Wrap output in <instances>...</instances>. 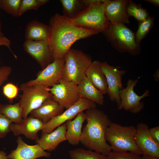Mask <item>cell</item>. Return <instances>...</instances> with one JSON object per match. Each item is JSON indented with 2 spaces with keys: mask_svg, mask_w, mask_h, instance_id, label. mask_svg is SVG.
Masks as SVG:
<instances>
[{
  "mask_svg": "<svg viewBox=\"0 0 159 159\" xmlns=\"http://www.w3.org/2000/svg\"><path fill=\"white\" fill-rule=\"evenodd\" d=\"M143 1L148 2L155 6L158 7L159 6V0H144Z\"/></svg>",
  "mask_w": 159,
  "mask_h": 159,
  "instance_id": "38",
  "label": "cell"
},
{
  "mask_svg": "<svg viewBox=\"0 0 159 159\" xmlns=\"http://www.w3.org/2000/svg\"><path fill=\"white\" fill-rule=\"evenodd\" d=\"M78 89L80 97L100 106L103 105L104 94L94 86L86 76L78 85Z\"/></svg>",
  "mask_w": 159,
  "mask_h": 159,
  "instance_id": "21",
  "label": "cell"
},
{
  "mask_svg": "<svg viewBox=\"0 0 159 159\" xmlns=\"http://www.w3.org/2000/svg\"><path fill=\"white\" fill-rule=\"evenodd\" d=\"M0 159H8L7 154L4 151L0 150Z\"/></svg>",
  "mask_w": 159,
  "mask_h": 159,
  "instance_id": "39",
  "label": "cell"
},
{
  "mask_svg": "<svg viewBox=\"0 0 159 159\" xmlns=\"http://www.w3.org/2000/svg\"><path fill=\"white\" fill-rule=\"evenodd\" d=\"M64 108L52 98L46 100L37 108L30 113V116L42 121L44 124L62 113Z\"/></svg>",
  "mask_w": 159,
  "mask_h": 159,
  "instance_id": "19",
  "label": "cell"
},
{
  "mask_svg": "<svg viewBox=\"0 0 159 159\" xmlns=\"http://www.w3.org/2000/svg\"><path fill=\"white\" fill-rule=\"evenodd\" d=\"M102 70L106 79L107 93L110 101L116 102L118 105L120 102L119 93L123 89L122 77L126 72L124 69L120 70V67H115L106 62H100Z\"/></svg>",
  "mask_w": 159,
  "mask_h": 159,
  "instance_id": "12",
  "label": "cell"
},
{
  "mask_svg": "<svg viewBox=\"0 0 159 159\" xmlns=\"http://www.w3.org/2000/svg\"><path fill=\"white\" fill-rule=\"evenodd\" d=\"M49 33V25L34 20L26 26L25 32V40L48 41Z\"/></svg>",
  "mask_w": 159,
  "mask_h": 159,
  "instance_id": "23",
  "label": "cell"
},
{
  "mask_svg": "<svg viewBox=\"0 0 159 159\" xmlns=\"http://www.w3.org/2000/svg\"><path fill=\"white\" fill-rule=\"evenodd\" d=\"M24 51L44 69L54 61L48 41L25 40L23 45Z\"/></svg>",
  "mask_w": 159,
  "mask_h": 159,
  "instance_id": "13",
  "label": "cell"
},
{
  "mask_svg": "<svg viewBox=\"0 0 159 159\" xmlns=\"http://www.w3.org/2000/svg\"><path fill=\"white\" fill-rule=\"evenodd\" d=\"M49 87L40 85H27L22 84L20 90L22 94L19 102L22 110V117L26 118L33 110L37 108L47 99L52 98Z\"/></svg>",
  "mask_w": 159,
  "mask_h": 159,
  "instance_id": "7",
  "label": "cell"
},
{
  "mask_svg": "<svg viewBox=\"0 0 159 159\" xmlns=\"http://www.w3.org/2000/svg\"><path fill=\"white\" fill-rule=\"evenodd\" d=\"M69 155L70 159H107L106 155L82 148L70 150Z\"/></svg>",
  "mask_w": 159,
  "mask_h": 159,
  "instance_id": "27",
  "label": "cell"
},
{
  "mask_svg": "<svg viewBox=\"0 0 159 159\" xmlns=\"http://www.w3.org/2000/svg\"><path fill=\"white\" fill-rule=\"evenodd\" d=\"M86 120L85 113L83 111L78 114L74 120H69L66 122V138L70 144L74 145L79 144L82 125Z\"/></svg>",
  "mask_w": 159,
  "mask_h": 159,
  "instance_id": "20",
  "label": "cell"
},
{
  "mask_svg": "<svg viewBox=\"0 0 159 159\" xmlns=\"http://www.w3.org/2000/svg\"><path fill=\"white\" fill-rule=\"evenodd\" d=\"M62 80L77 85L86 76V72L92 61L91 56L82 51L70 49L64 57Z\"/></svg>",
  "mask_w": 159,
  "mask_h": 159,
  "instance_id": "6",
  "label": "cell"
},
{
  "mask_svg": "<svg viewBox=\"0 0 159 159\" xmlns=\"http://www.w3.org/2000/svg\"><path fill=\"white\" fill-rule=\"evenodd\" d=\"M149 132L152 139L159 144V126L149 128Z\"/></svg>",
  "mask_w": 159,
  "mask_h": 159,
  "instance_id": "35",
  "label": "cell"
},
{
  "mask_svg": "<svg viewBox=\"0 0 159 159\" xmlns=\"http://www.w3.org/2000/svg\"><path fill=\"white\" fill-rule=\"evenodd\" d=\"M96 107L95 103L80 97L78 101L74 105L44 124L41 130L43 132L50 133L67 121L72 120L79 113L88 109L96 108Z\"/></svg>",
  "mask_w": 159,
  "mask_h": 159,
  "instance_id": "11",
  "label": "cell"
},
{
  "mask_svg": "<svg viewBox=\"0 0 159 159\" xmlns=\"http://www.w3.org/2000/svg\"><path fill=\"white\" fill-rule=\"evenodd\" d=\"M22 110L19 102L14 104H0V113L4 115L12 122L17 123L23 119Z\"/></svg>",
  "mask_w": 159,
  "mask_h": 159,
  "instance_id": "25",
  "label": "cell"
},
{
  "mask_svg": "<svg viewBox=\"0 0 159 159\" xmlns=\"http://www.w3.org/2000/svg\"><path fill=\"white\" fill-rule=\"evenodd\" d=\"M87 123L83 127L80 142L88 150L107 155L112 150L106 140V130L111 122L108 115L96 108L86 110Z\"/></svg>",
  "mask_w": 159,
  "mask_h": 159,
  "instance_id": "2",
  "label": "cell"
},
{
  "mask_svg": "<svg viewBox=\"0 0 159 159\" xmlns=\"http://www.w3.org/2000/svg\"><path fill=\"white\" fill-rule=\"evenodd\" d=\"M86 76L97 88L105 94L107 93V85L105 77L103 72L100 62H92L87 69Z\"/></svg>",
  "mask_w": 159,
  "mask_h": 159,
  "instance_id": "22",
  "label": "cell"
},
{
  "mask_svg": "<svg viewBox=\"0 0 159 159\" xmlns=\"http://www.w3.org/2000/svg\"><path fill=\"white\" fill-rule=\"evenodd\" d=\"M126 10L128 16L134 17L139 22L145 20L150 16L146 9L131 0H128Z\"/></svg>",
  "mask_w": 159,
  "mask_h": 159,
  "instance_id": "26",
  "label": "cell"
},
{
  "mask_svg": "<svg viewBox=\"0 0 159 159\" xmlns=\"http://www.w3.org/2000/svg\"><path fill=\"white\" fill-rule=\"evenodd\" d=\"M66 130L67 125L65 123L50 133L42 132L40 138L35 140V142L45 151H53L60 143L67 140Z\"/></svg>",
  "mask_w": 159,
  "mask_h": 159,
  "instance_id": "18",
  "label": "cell"
},
{
  "mask_svg": "<svg viewBox=\"0 0 159 159\" xmlns=\"http://www.w3.org/2000/svg\"><path fill=\"white\" fill-rule=\"evenodd\" d=\"M63 15L72 19L86 7L83 0H60Z\"/></svg>",
  "mask_w": 159,
  "mask_h": 159,
  "instance_id": "24",
  "label": "cell"
},
{
  "mask_svg": "<svg viewBox=\"0 0 159 159\" xmlns=\"http://www.w3.org/2000/svg\"><path fill=\"white\" fill-rule=\"evenodd\" d=\"M136 127L132 125L123 126L111 122L107 129L105 138L112 151L131 152L140 155L143 153L135 140Z\"/></svg>",
  "mask_w": 159,
  "mask_h": 159,
  "instance_id": "3",
  "label": "cell"
},
{
  "mask_svg": "<svg viewBox=\"0 0 159 159\" xmlns=\"http://www.w3.org/2000/svg\"><path fill=\"white\" fill-rule=\"evenodd\" d=\"M44 124L40 120L30 116L17 123H11V131L15 136L24 135L26 138L35 140L39 138L38 132L41 130Z\"/></svg>",
  "mask_w": 159,
  "mask_h": 159,
  "instance_id": "16",
  "label": "cell"
},
{
  "mask_svg": "<svg viewBox=\"0 0 159 159\" xmlns=\"http://www.w3.org/2000/svg\"><path fill=\"white\" fill-rule=\"evenodd\" d=\"M102 33L113 47L118 52L128 53L133 56L140 54L141 47L136 43L135 34L125 24L110 22Z\"/></svg>",
  "mask_w": 159,
  "mask_h": 159,
  "instance_id": "5",
  "label": "cell"
},
{
  "mask_svg": "<svg viewBox=\"0 0 159 159\" xmlns=\"http://www.w3.org/2000/svg\"><path fill=\"white\" fill-rule=\"evenodd\" d=\"M2 92L4 95L10 102L18 96L19 88L12 82H8L2 87Z\"/></svg>",
  "mask_w": 159,
  "mask_h": 159,
  "instance_id": "31",
  "label": "cell"
},
{
  "mask_svg": "<svg viewBox=\"0 0 159 159\" xmlns=\"http://www.w3.org/2000/svg\"><path fill=\"white\" fill-rule=\"evenodd\" d=\"M138 82V79H129L128 80L126 87L119 92L120 100L117 105V110L122 109L133 114H137L143 109L144 103L140 101L144 97L149 96L150 91L147 89L142 95H138L134 92V89Z\"/></svg>",
  "mask_w": 159,
  "mask_h": 159,
  "instance_id": "8",
  "label": "cell"
},
{
  "mask_svg": "<svg viewBox=\"0 0 159 159\" xmlns=\"http://www.w3.org/2000/svg\"><path fill=\"white\" fill-rule=\"evenodd\" d=\"M12 122L0 113V138L5 137L11 130L10 127Z\"/></svg>",
  "mask_w": 159,
  "mask_h": 159,
  "instance_id": "33",
  "label": "cell"
},
{
  "mask_svg": "<svg viewBox=\"0 0 159 159\" xmlns=\"http://www.w3.org/2000/svg\"><path fill=\"white\" fill-rule=\"evenodd\" d=\"M12 68L9 66H4L0 69V86L7 81L12 72Z\"/></svg>",
  "mask_w": 159,
  "mask_h": 159,
  "instance_id": "34",
  "label": "cell"
},
{
  "mask_svg": "<svg viewBox=\"0 0 159 159\" xmlns=\"http://www.w3.org/2000/svg\"><path fill=\"white\" fill-rule=\"evenodd\" d=\"M107 0H92V3L73 19L72 23L75 26L95 31L102 33L110 23L106 16L105 8Z\"/></svg>",
  "mask_w": 159,
  "mask_h": 159,
  "instance_id": "4",
  "label": "cell"
},
{
  "mask_svg": "<svg viewBox=\"0 0 159 159\" xmlns=\"http://www.w3.org/2000/svg\"><path fill=\"white\" fill-rule=\"evenodd\" d=\"M16 148L8 155V159H36L41 157L50 158L51 154L43 150L39 145H29L25 143L21 136L16 140Z\"/></svg>",
  "mask_w": 159,
  "mask_h": 159,
  "instance_id": "15",
  "label": "cell"
},
{
  "mask_svg": "<svg viewBox=\"0 0 159 159\" xmlns=\"http://www.w3.org/2000/svg\"><path fill=\"white\" fill-rule=\"evenodd\" d=\"M4 36V34L2 32V31H1V22L0 21V37H2Z\"/></svg>",
  "mask_w": 159,
  "mask_h": 159,
  "instance_id": "40",
  "label": "cell"
},
{
  "mask_svg": "<svg viewBox=\"0 0 159 159\" xmlns=\"http://www.w3.org/2000/svg\"><path fill=\"white\" fill-rule=\"evenodd\" d=\"M141 155L130 152L112 151L107 156V159H140Z\"/></svg>",
  "mask_w": 159,
  "mask_h": 159,
  "instance_id": "32",
  "label": "cell"
},
{
  "mask_svg": "<svg viewBox=\"0 0 159 159\" xmlns=\"http://www.w3.org/2000/svg\"><path fill=\"white\" fill-rule=\"evenodd\" d=\"M21 0H0V8L14 17L19 16Z\"/></svg>",
  "mask_w": 159,
  "mask_h": 159,
  "instance_id": "29",
  "label": "cell"
},
{
  "mask_svg": "<svg viewBox=\"0 0 159 159\" xmlns=\"http://www.w3.org/2000/svg\"><path fill=\"white\" fill-rule=\"evenodd\" d=\"M128 0H107L105 8V13L109 22L125 24L130 22L127 11Z\"/></svg>",
  "mask_w": 159,
  "mask_h": 159,
  "instance_id": "17",
  "label": "cell"
},
{
  "mask_svg": "<svg viewBox=\"0 0 159 159\" xmlns=\"http://www.w3.org/2000/svg\"><path fill=\"white\" fill-rule=\"evenodd\" d=\"M11 43V41L6 37L4 36L0 37V46L4 45L7 47L12 52L15 58L17 59L16 56L14 53L10 48Z\"/></svg>",
  "mask_w": 159,
  "mask_h": 159,
  "instance_id": "36",
  "label": "cell"
},
{
  "mask_svg": "<svg viewBox=\"0 0 159 159\" xmlns=\"http://www.w3.org/2000/svg\"><path fill=\"white\" fill-rule=\"evenodd\" d=\"M140 159H159V157L148 154H143Z\"/></svg>",
  "mask_w": 159,
  "mask_h": 159,
  "instance_id": "37",
  "label": "cell"
},
{
  "mask_svg": "<svg viewBox=\"0 0 159 159\" xmlns=\"http://www.w3.org/2000/svg\"><path fill=\"white\" fill-rule=\"evenodd\" d=\"M154 17L149 16L145 20L139 22L138 30L135 34L136 43L140 45V43L148 34L154 25Z\"/></svg>",
  "mask_w": 159,
  "mask_h": 159,
  "instance_id": "28",
  "label": "cell"
},
{
  "mask_svg": "<svg viewBox=\"0 0 159 159\" xmlns=\"http://www.w3.org/2000/svg\"><path fill=\"white\" fill-rule=\"evenodd\" d=\"M64 58L54 60L37 74L36 78L25 83L27 85H40L52 87L63 79Z\"/></svg>",
  "mask_w": 159,
  "mask_h": 159,
  "instance_id": "9",
  "label": "cell"
},
{
  "mask_svg": "<svg viewBox=\"0 0 159 159\" xmlns=\"http://www.w3.org/2000/svg\"><path fill=\"white\" fill-rule=\"evenodd\" d=\"M49 90L52 98L66 109L77 102L80 97L78 85L72 82L62 80Z\"/></svg>",
  "mask_w": 159,
  "mask_h": 159,
  "instance_id": "10",
  "label": "cell"
},
{
  "mask_svg": "<svg viewBox=\"0 0 159 159\" xmlns=\"http://www.w3.org/2000/svg\"><path fill=\"white\" fill-rule=\"evenodd\" d=\"M136 127L135 140L143 154H148L159 157V144L151 138L149 127L146 123L140 122Z\"/></svg>",
  "mask_w": 159,
  "mask_h": 159,
  "instance_id": "14",
  "label": "cell"
},
{
  "mask_svg": "<svg viewBox=\"0 0 159 159\" xmlns=\"http://www.w3.org/2000/svg\"><path fill=\"white\" fill-rule=\"evenodd\" d=\"M49 0H21L19 16L29 10H37L49 1Z\"/></svg>",
  "mask_w": 159,
  "mask_h": 159,
  "instance_id": "30",
  "label": "cell"
},
{
  "mask_svg": "<svg viewBox=\"0 0 159 159\" xmlns=\"http://www.w3.org/2000/svg\"><path fill=\"white\" fill-rule=\"evenodd\" d=\"M48 44L53 59H62L76 41L98 34L76 26L71 19L58 13L50 18Z\"/></svg>",
  "mask_w": 159,
  "mask_h": 159,
  "instance_id": "1",
  "label": "cell"
}]
</instances>
